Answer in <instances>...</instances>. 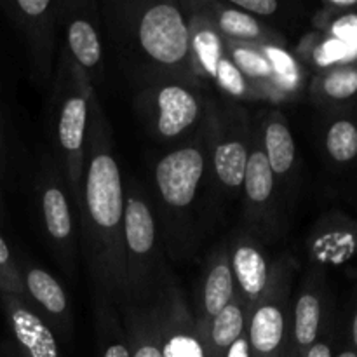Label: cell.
Wrapping results in <instances>:
<instances>
[{
	"instance_id": "6da1fadb",
	"label": "cell",
	"mask_w": 357,
	"mask_h": 357,
	"mask_svg": "<svg viewBox=\"0 0 357 357\" xmlns=\"http://www.w3.org/2000/svg\"><path fill=\"white\" fill-rule=\"evenodd\" d=\"M124 201V176L115 157L114 132L96 96L87 128L86 167L75 213L94 295L108 298L117 309L128 302L122 246Z\"/></svg>"
},
{
	"instance_id": "7a4b0ae2",
	"label": "cell",
	"mask_w": 357,
	"mask_h": 357,
	"mask_svg": "<svg viewBox=\"0 0 357 357\" xmlns=\"http://www.w3.org/2000/svg\"><path fill=\"white\" fill-rule=\"evenodd\" d=\"M100 7L108 37L135 86L162 77L195 79L183 3L117 0Z\"/></svg>"
},
{
	"instance_id": "3957f363",
	"label": "cell",
	"mask_w": 357,
	"mask_h": 357,
	"mask_svg": "<svg viewBox=\"0 0 357 357\" xmlns=\"http://www.w3.org/2000/svg\"><path fill=\"white\" fill-rule=\"evenodd\" d=\"M208 192L211 195L206 121L194 138L173 146L150 167L149 197L167 255L174 260L190 257L201 243L204 227L199 206Z\"/></svg>"
},
{
	"instance_id": "277c9868",
	"label": "cell",
	"mask_w": 357,
	"mask_h": 357,
	"mask_svg": "<svg viewBox=\"0 0 357 357\" xmlns=\"http://www.w3.org/2000/svg\"><path fill=\"white\" fill-rule=\"evenodd\" d=\"M96 89L86 73L61 49L47 107L49 152L68 187L77 211L86 167V139Z\"/></svg>"
},
{
	"instance_id": "5b68a950",
	"label": "cell",
	"mask_w": 357,
	"mask_h": 357,
	"mask_svg": "<svg viewBox=\"0 0 357 357\" xmlns=\"http://www.w3.org/2000/svg\"><path fill=\"white\" fill-rule=\"evenodd\" d=\"M124 195L122 246L128 288L126 303L143 305L173 278V272L167 267L166 244L160 236L149 192L129 176L124 180Z\"/></svg>"
},
{
	"instance_id": "8992f818",
	"label": "cell",
	"mask_w": 357,
	"mask_h": 357,
	"mask_svg": "<svg viewBox=\"0 0 357 357\" xmlns=\"http://www.w3.org/2000/svg\"><path fill=\"white\" fill-rule=\"evenodd\" d=\"M132 107L146 135L178 146L194 138L211 114L215 98L195 79L162 77L136 84Z\"/></svg>"
},
{
	"instance_id": "52a82bcc",
	"label": "cell",
	"mask_w": 357,
	"mask_h": 357,
	"mask_svg": "<svg viewBox=\"0 0 357 357\" xmlns=\"http://www.w3.org/2000/svg\"><path fill=\"white\" fill-rule=\"evenodd\" d=\"M253 143V115L244 105L215 98L208 119L209 187L215 199H241Z\"/></svg>"
},
{
	"instance_id": "ba28073f",
	"label": "cell",
	"mask_w": 357,
	"mask_h": 357,
	"mask_svg": "<svg viewBox=\"0 0 357 357\" xmlns=\"http://www.w3.org/2000/svg\"><path fill=\"white\" fill-rule=\"evenodd\" d=\"M33 202L45 246L61 271L73 279L77 275L79 258V236L73 220V206L65 176L47 149L42 150L35 169Z\"/></svg>"
},
{
	"instance_id": "9c48e42d",
	"label": "cell",
	"mask_w": 357,
	"mask_h": 357,
	"mask_svg": "<svg viewBox=\"0 0 357 357\" xmlns=\"http://www.w3.org/2000/svg\"><path fill=\"white\" fill-rule=\"evenodd\" d=\"M229 49L234 63L260 101H295L309 86V70L288 47V42L243 44L229 40Z\"/></svg>"
},
{
	"instance_id": "30bf717a",
	"label": "cell",
	"mask_w": 357,
	"mask_h": 357,
	"mask_svg": "<svg viewBox=\"0 0 357 357\" xmlns=\"http://www.w3.org/2000/svg\"><path fill=\"white\" fill-rule=\"evenodd\" d=\"M183 9L190 30V63L195 79L206 87H213L218 98L236 101H260L253 87L234 63L229 49V38L223 37L211 21L195 7L185 2Z\"/></svg>"
},
{
	"instance_id": "8fae6325",
	"label": "cell",
	"mask_w": 357,
	"mask_h": 357,
	"mask_svg": "<svg viewBox=\"0 0 357 357\" xmlns=\"http://www.w3.org/2000/svg\"><path fill=\"white\" fill-rule=\"evenodd\" d=\"M298 264L282 255L275 260L274 281L260 302L250 310L248 340L253 357H286L291 328L293 281Z\"/></svg>"
},
{
	"instance_id": "7c38bea8",
	"label": "cell",
	"mask_w": 357,
	"mask_h": 357,
	"mask_svg": "<svg viewBox=\"0 0 357 357\" xmlns=\"http://www.w3.org/2000/svg\"><path fill=\"white\" fill-rule=\"evenodd\" d=\"M143 305L150 314L162 357H211L204 326L174 275Z\"/></svg>"
},
{
	"instance_id": "4fadbf2b",
	"label": "cell",
	"mask_w": 357,
	"mask_h": 357,
	"mask_svg": "<svg viewBox=\"0 0 357 357\" xmlns=\"http://www.w3.org/2000/svg\"><path fill=\"white\" fill-rule=\"evenodd\" d=\"M241 199L244 215L243 225H246L265 244L281 239L288 227L289 208L279 192L278 181L265 159L255 128Z\"/></svg>"
},
{
	"instance_id": "5bb4252c",
	"label": "cell",
	"mask_w": 357,
	"mask_h": 357,
	"mask_svg": "<svg viewBox=\"0 0 357 357\" xmlns=\"http://www.w3.org/2000/svg\"><path fill=\"white\" fill-rule=\"evenodd\" d=\"M63 0H6L0 9L14 24L30 54L31 77L38 86H47L54 63L56 30Z\"/></svg>"
},
{
	"instance_id": "9a60e30c",
	"label": "cell",
	"mask_w": 357,
	"mask_h": 357,
	"mask_svg": "<svg viewBox=\"0 0 357 357\" xmlns=\"http://www.w3.org/2000/svg\"><path fill=\"white\" fill-rule=\"evenodd\" d=\"M338 312L328 282V271L307 265L298 291L293 293L289 347L286 357H303Z\"/></svg>"
},
{
	"instance_id": "2e32d148",
	"label": "cell",
	"mask_w": 357,
	"mask_h": 357,
	"mask_svg": "<svg viewBox=\"0 0 357 357\" xmlns=\"http://www.w3.org/2000/svg\"><path fill=\"white\" fill-rule=\"evenodd\" d=\"M59 26L65 33L63 51L82 70L96 89L103 82L101 13L94 0H68L61 3Z\"/></svg>"
},
{
	"instance_id": "e0dca14e",
	"label": "cell",
	"mask_w": 357,
	"mask_h": 357,
	"mask_svg": "<svg viewBox=\"0 0 357 357\" xmlns=\"http://www.w3.org/2000/svg\"><path fill=\"white\" fill-rule=\"evenodd\" d=\"M16 261L23 284L24 303L51 328L56 338L72 340L75 326L72 303L61 282L26 255H16Z\"/></svg>"
},
{
	"instance_id": "ac0fdd59",
	"label": "cell",
	"mask_w": 357,
	"mask_h": 357,
	"mask_svg": "<svg viewBox=\"0 0 357 357\" xmlns=\"http://www.w3.org/2000/svg\"><path fill=\"white\" fill-rule=\"evenodd\" d=\"M253 128L279 192L289 208L300 187V160L288 119L279 110H260L253 115Z\"/></svg>"
},
{
	"instance_id": "d6986e66",
	"label": "cell",
	"mask_w": 357,
	"mask_h": 357,
	"mask_svg": "<svg viewBox=\"0 0 357 357\" xmlns=\"http://www.w3.org/2000/svg\"><path fill=\"white\" fill-rule=\"evenodd\" d=\"M227 248L237 296L251 310L274 281L275 261L268 258L265 243L243 223L230 234Z\"/></svg>"
},
{
	"instance_id": "ffe728a7",
	"label": "cell",
	"mask_w": 357,
	"mask_h": 357,
	"mask_svg": "<svg viewBox=\"0 0 357 357\" xmlns=\"http://www.w3.org/2000/svg\"><path fill=\"white\" fill-rule=\"evenodd\" d=\"M309 265L330 271L357 258V218L331 209L321 215L305 239Z\"/></svg>"
},
{
	"instance_id": "44dd1931",
	"label": "cell",
	"mask_w": 357,
	"mask_h": 357,
	"mask_svg": "<svg viewBox=\"0 0 357 357\" xmlns=\"http://www.w3.org/2000/svg\"><path fill=\"white\" fill-rule=\"evenodd\" d=\"M316 138L321 157L335 173H357V101L317 110Z\"/></svg>"
},
{
	"instance_id": "7402d4cb",
	"label": "cell",
	"mask_w": 357,
	"mask_h": 357,
	"mask_svg": "<svg viewBox=\"0 0 357 357\" xmlns=\"http://www.w3.org/2000/svg\"><path fill=\"white\" fill-rule=\"evenodd\" d=\"M0 305L16 357H63L56 335L26 303L0 293Z\"/></svg>"
},
{
	"instance_id": "603a6c76",
	"label": "cell",
	"mask_w": 357,
	"mask_h": 357,
	"mask_svg": "<svg viewBox=\"0 0 357 357\" xmlns=\"http://www.w3.org/2000/svg\"><path fill=\"white\" fill-rule=\"evenodd\" d=\"M237 296L236 281H234L232 267H230L229 248L220 243L213 248L202 267L201 281L197 289V302L194 314L199 323L208 324L215 319L230 302Z\"/></svg>"
},
{
	"instance_id": "cb8c5ba5",
	"label": "cell",
	"mask_w": 357,
	"mask_h": 357,
	"mask_svg": "<svg viewBox=\"0 0 357 357\" xmlns=\"http://www.w3.org/2000/svg\"><path fill=\"white\" fill-rule=\"evenodd\" d=\"M195 7L225 38L243 44H282L286 38L265 21L220 0H195Z\"/></svg>"
},
{
	"instance_id": "d4e9b609",
	"label": "cell",
	"mask_w": 357,
	"mask_h": 357,
	"mask_svg": "<svg viewBox=\"0 0 357 357\" xmlns=\"http://www.w3.org/2000/svg\"><path fill=\"white\" fill-rule=\"evenodd\" d=\"M307 93L317 110L354 103L357 101V58L314 73Z\"/></svg>"
},
{
	"instance_id": "484cf974",
	"label": "cell",
	"mask_w": 357,
	"mask_h": 357,
	"mask_svg": "<svg viewBox=\"0 0 357 357\" xmlns=\"http://www.w3.org/2000/svg\"><path fill=\"white\" fill-rule=\"evenodd\" d=\"M94 330L100 357H131L121 310L100 295H94Z\"/></svg>"
},
{
	"instance_id": "4316f807",
	"label": "cell",
	"mask_w": 357,
	"mask_h": 357,
	"mask_svg": "<svg viewBox=\"0 0 357 357\" xmlns=\"http://www.w3.org/2000/svg\"><path fill=\"white\" fill-rule=\"evenodd\" d=\"M248 319H250V309L239 296H236L215 319L209 321L208 324L201 323L204 326L211 357L225 356L227 349L248 331Z\"/></svg>"
},
{
	"instance_id": "83f0119b",
	"label": "cell",
	"mask_w": 357,
	"mask_h": 357,
	"mask_svg": "<svg viewBox=\"0 0 357 357\" xmlns=\"http://www.w3.org/2000/svg\"><path fill=\"white\" fill-rule=\"evenodd\" d=\"M119 310L128 335L131 357H162L146 307L126 303Z\"/></svg>"
},
{
	"instance_id": "f1b7e54d",
	"label": "cell",
	"mask_w": 357,
	"mask_h": 357,
	"mask_svg": "<svg viewBox=\"0 0 357 357\" xmlns=\"http://www.w3.org/2000/svg\"><path fill=\"white\" fill-rule=\"evenodd\" d=\"M0 293L13 295L20 298L21 302H24L23 284H21V275L20 271H17L16 255L13 253L2 234H0Z\"/></svg>"
},
{
	"instance_id": "f546056e",
	"label": "cell",
	"mask_w": 357,
	"mask_h": 357,
	"mask_svg": "<svg viewBox=\"0 0 357 357\" xmlns=\"http://www.w3.org/2000/svg\"><path fill=\"white\" fill-rule=\"evenodd\" d=\"M342 337V324H340V312L335 314L319 335L316 342L309 347L303 357H335L338 351Z\"/></svg>"
},
{
	"instance_id": "4dcf8cb0",
	"label": "cell",
	"mask_w": 357,
	"mask_h": 357,
	"mask_svg": "<svg viewBox=\"0 0 357 357\" xmlns=\"http://www.w3.org/2000/svg\"><path fill=\"white\" fill-rule=\"evenodd\" d=\"M340 324L345 342L357 352V275L354 278L345 310L340 312Z\"/></svg>"
},
{
	"instance_id": "1f68e13d",
	"label": "cell",
	"mask_w": 357,
	"mask_h": 357,
	"mask_svg": "<svg viewBox=\"0 0 357 357\" xmlns=\"http://www.w3.org/2000/svg\"><path fill=\"white\" fill-rule=\"evenodd\" d=\"M230 3L261 21L275 16L281 9V3L278 0H230Z\"/></svg>"
},
{
	"instance_id": "d6a6232c",
	"label": "cell",
	"mask_w": 357,
	"mask_h": 357,
	"mask_svg": "<svg viewBox=\"0 0 357 357\" xmlns=\"http://www.w3.org/2000/svg\"><path fill=\"white\" fill-rule=\"evenodd\" d=\"M7 169H9V149H7L6 129H3L2 115H0V185H3Z\"/></svg>"
},
{
	"instance_id": "836d02e7",
	"label": "cell",
	"mask_w": 357,
	"mask_h": 357,
	"mask_svg": "<svg viewBox=\"0 0 357 357\" xmlns=\"http://www.w3.org/2000/svg\"><path fill=\"white\" fill-rule=\"evenodd\" d=\"M223 357H253V354H251L250 340H248V331L241 335V337L227 349L225 356Z\"/></svg>"
},
{
	"instance_id": "e575fe53",
	"label": "cell",
	"mask_w": 357,
	"mask_h": 357,
	"mask_svg": "<svg viewBox=\"0 0 357 357\" xmlns=\"http://www.w3.org/2000/svg\"><path fill=\"white\" fill-rule=\"evenodd\" d=\"M335 357H357V352L347 344V342H345L344 335L340 337V344H338V351L337 354H335Z\"/></svg>"
},
{
	"instance_id": "d590c367",
	"label": "cell",
	"mask_w": 357,
	"mask_h": 357,
	"mask_svg": "<svg viewBox=\"0 0 357 357\" xmlns=\"http://www.w3.org/2000/svg\"><path fill=\"white\" fill-rule=\"evenodd\" d=\"M3 216V204H2V185H0V220Z\"/></svg>"
},
{
	"instance_id": "8d00e7d4",
	"label": "cell",
	"mask_w": 357,
	"mask_h": 357,
	"mask_svg": "<svg viewBox=\"0 0 357 357\" xmlns=\"http://www.w3.org/2000/svg\"><path fill=\"white\" fill-rule=\"evenodd\" d=\"M356 176H357V173H356Z\"/></svg>"
}]
</instances>
